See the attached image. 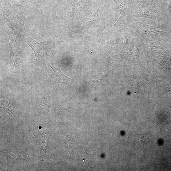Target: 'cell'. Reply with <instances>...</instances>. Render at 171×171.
I'll use <instances>...</instances> for the list:
<instances>
[{
	"mask_svg": "<svg viewBox=\"0 0 171 171\" xmlns=\"http://www.w3.org/2000/svg\"><path fill=\"white\" fill-rule=\"evenodd\" d=\"M10 39V51L12 63L15 68L19 66L21 54L16 42L15 39L9 31L7 32Z\"/></svg>",
	"mask_w": 171,
	"mask_h": 171,
	"instance_id": "7a4b0ae2",
	"label": "cell"
},
{
	"mask_svg": "<svg viewBox=\"0 0 171 171\" xmlns=\"http://www.w3.org/2000/svg\"><path fill=\"white\" fill-rule=\"evenodd\" d=\"M47 102L45 101V99H42L39 102L40 106V112L43 113H46L50 111V108L48 106Z\"/></svg>",
	"mask_w": 171,
	"mask_h": 171,
	"instance_id": "5b68a950",
	"label": "cell"
},
{
	"mask_svg": "<svg viewBox=\"0 0 171 171\" xmlns=\"http://www.w3.org/2000/svg\"><path fill=\"white\" fill-rule=\"evenodd\" d=\"M87 50V51L90 53L94 54L96 52L95 50L90 46H89L88 47Z\"/></svg>",
	"mask_w": 171,
	"mask_h": 171,
	"instance_id": "52a82bcc",
	"label": "cell"
},
{
	"mask_svg": "<svg viewBox=\"0 0 171 171\" xmlns=\"http://www.w3.org/2000/svg\"><path fill=\"white\" fill-rule=\"evenodd\" d=\"M104 73H99L97 74L95 78V81L96 82H98L101 79H102L104 77Z\"/></svg>",
	"mask_w": 171,
	"mask_h": 171,
	"instance_id": "8992f818",
	"label": "cell"
},
{
	"mask_svg": "<svg viewBox=\"0 0 171 171\" xmlns=\"http://www.w3.org/2000/svg\"><path fill=\"white\" fill-rule=\"evenodd\" d=\"M1 108L5 110L12 118L14 116L11 106L7 100L3 99L1 101Z\"/></svg>",
	"mask_w": 171,
	"mask_h": 171,
	"instance_id": "277c9868",
	"label": "cell"
},
{
	"mask_svg": "<svg viewBox=\"0 0 171 171\" xmlns=\"http://www.w3.org/2000/svg\"><path fill=\"white\" fill-rule=\"evenodd\" d=\"M21 38L32 49L36 59L37 65L39 67L46 68L50 67V52L52 47L51 41H46L38 42L26 34L22 32Z\"/></svg>",
	"mask_w": 171,
	"mask_h": 171,
	"instance_id": "6da1fadb",
	"label": "cell"
},
{
	"mask_svg": "<svg viewBox=\"0 0 171 171\" xmlns=\"http://www.w3.org/2000/svg\"><path fill=\"white\" fill-rule=\"evenodd\" d=\"M1 152L8 163H14L18 159V153L17 152L7 150L2 148Z\"/></svg>",
	"mask_w": 171,
	"mask_h": 171,
	"instance_id": "3957f363",
	"label": "cell"
}]
</instances>
